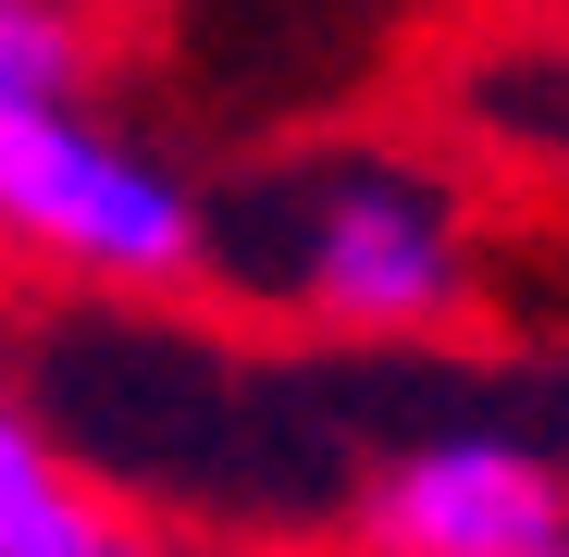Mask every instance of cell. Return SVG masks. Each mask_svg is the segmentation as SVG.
<instances>
[{
	"label": "cell",
	"mask_w": 569,
	"mask_h": 557,
	"mask_svg": "<svg viewBox=\"0 0 569 557\" xmlns=\"http://www.w3.org/2000/svg\"><path fill=\"white\" fill-rule=\"evenodd\" d=\"M0 248L100 298H173L211 272V199L62 87L0 125Z\"/></svg>",
	"instance_id": "obj_2"
},
{
	"label": "cell",
	"mask_w": 569,
	"mask_h": 557,
	"mask_svg": "<svg viewBox=\"0 0 569 557\" xmlns=\"http://www.w3.org/2000/svg\"><path fill=\"white\" fill-rule=\"evenodd\" d=\"M211 272L322 335H446L470 310V223L421 161H298L211 211Z\"/></svg>",
	"instance_id": "obj_1"
},
{
	"label": "cell",
	"mask_w": 569,
	"mask_h": 557,
	"mask_svg": "<svg viewBox=\"0 0 569 557\" xmlns=\"http://www.w3.org/2000/svg\"><path fill=\"white\" fill-rule=\"evenodd\" d=\"M458 112L483 149L532 161V173H569V26H508L458 62Z\"/></svg>",
	"instance_id": "obj_4"
},
{
	"label": "cell",
	"mask_w": 569,
	"mask_h": 557,
	"mask_svg": "<svg viewBox=\"0 0 569 557\" xmlns=\"http://www.w3.org/2000/svg\"><path fill=\"white\" fill-rule=\"evenodd\" d=\"M569 533V471L520 434H421L359 496L371 557H532Z\"/></svg>",
	"instance_id": "obj_3"
},
{
	"label": "cell",
	"mask_w": 569,
	"mask_h": 557,
	"mask_svg": "<svg viewBox=\"0 0 569 557\" xmlns=\"http://www.w3.org/2000/svg\"><path fill=\"white\" fill-rule=\"evenodd\" d=\"M74 62H87V38H74L62 0H0V125L38 112V100H62Z\"/></svg>",
	"instance_id": "obj_6"
},
{
	"label": "cell",
	"mask_w": 569,
	"mask_h": 557,
	"mask_svg": "<svg viewBox=\"0 0 569 557\" xmlns=\"http://www.w3.org/2000/svg\"><path fill=\"white\" fill-rule=\"evenodd\" d=\"M87 508V484H74V458L50 446V421L0 385V557H38L62 520Z\"/></svg>",
	"instance_id": "obj_5"
},
{
	"label": "cell",
	"mask_w": 569,
	"mask_h": 557,
	"mask_svg": "<svg viewBox=\"0 0 569 557\" xmlns=\"http://www.w3.org/2000/svg\"><path fill=\"white\" fill-rule=\"evenodd\" d=\"M532 557H569V533H545V545H532Z\"/></svg>",
	"instance_id": "obj_8"
},
{
	"label": "cell",
	"mask_w": 569,
	"mask_h": 557,
	"mask_svg": "<svg viewBox=\"0 0 569 557\" xmlns=\"http://www.w3.org/2000/svg\"><path fill=\"white\" fill-rule=\"evenodd\" d=\"M38 557H186V545H161V533H137V520H100V508H74Z\"/></svg>",
	"instance_id": "obj_7"
}]
</instances>
